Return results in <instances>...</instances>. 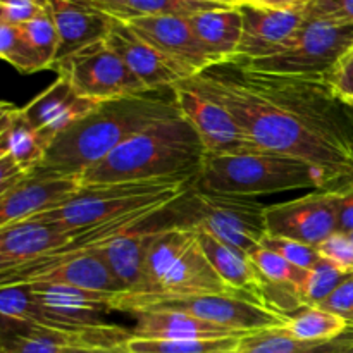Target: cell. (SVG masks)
I'll list each match as a JSON object with an SVG mask.
<instances>
[{
	"instance_id": "6da1fadb",
	"label": "cell",
	"mask_w": 353,
	"mask_h": 353,
	"mask_svg": "<svg viewBox=\"0 0 353 353\" xmlns=\"http://www.w3.org/2000/svg\"><path fill=\"white\" fill-rule=\"evenodd\" d=\"M185 81L226 107L262 152L307 162L331 190L353 183V114L330 83L255 72L238 61Z\"/></svg>"
},
{
	"instance_id": "7a4b0ae2",
	"label": "cell",
	"mask_w": 353,
	"mask_h": 353,
	"mask_svg": "<svg viewBox=\"0 0 353 353\" xmlns=\"http://www.w3.org/2000/svg\"><path fill=\"white\" fill-rule=\"evenodd\" d=\"M155 93L99 103L88 116L52 141L40 168L81 178L133 134L155 123L181 116L174 95L165 99Z\"/></svg>"
},
{
	"instance_id": "3957f363",
	"label": "cell",
	"mask_w": 353,
	"mask_h": 353,
	"mask_svg": "<svg viewBox=\"0 0 353 353\" xmlns=\"http://www.w3.org/2000/svg\"><path fill=\"white\" fill-rule=\"evenodd\" d=\"M207 150L183 116L161 121L128 138L105 161L81 176L83 186L154 179L195 181Z\"/></svg>"
},
{
	"instance_id": "277c9868",
	"label": "cell",
	"mask_w": 353,
	"mask_h": 353,
	"mask_svg": "<svg viewBox=\"0 0 353 353\" xmlns=\"http://www.w3.org/2000/svg\"><path fill=\"white\" fill-rule=\"evenodd\" d=\"M265 207L247 196L203 192L192 185L154 217V224L205 231L250 257L268 234Z\"/></svg>"
},
{
	"instance_id": "5b68a950",
	"label": "cell",
	"mask_w": 353,
	"mask_h": 353,
	"mask_svg": "<svg viewBox=\"0 0 353 353\" xmlns=\"http://www.w3.org/2000/svg\"><path fill=\"white\" fill-rule=\"evenodd\" d=\"M193 185L203 192L247 199L293 190H331L323 172L316 168L271 152L207 155L202 172Z\"/></svg>"
},
{
	"instance_id": "8992f818",
	"label": "cell",
	"mask_w": 353,
	"mask_h": 353,
	"mask_svg": "<svg viewBox=\"0 0 353 353\" xmlns=\"http://www.w3.org/2000/svg\"><path fill=\"white\" fill-rule=\"evenodd\" d=\"M193 183L190 179H154L83 186L68 202L31 219L59 223L69 231L86 230L138 210L162 209Z\"/></svg>"
},
{
	"instance_id": "52a82bcc",
	"label": "cell",
	"mask_w": 353,
	"mask_h": 353,
	"mask_svg": "<svg viewBox=\"0 0 353 353\" xmlns=\"http://www.w3.org/2000/svg\"><path fill=\"white\" fill-rule=\"evenodd\" d=\"M147 279L145 295L241 296L212 268L196 231L181 228H157L148 245Z\"/></svg>"
},
{
	"instance_id": "ba28073f",
	"label": "cell",
	"mask_w": 353,
	"mask_h": 353,
	"mask_svg": "<svg viewBox=\"0 0 353 353\" xmlns=\"http://www.w3.org/2000/svg\"><path fill=\"white\" fill-rule=\"evenodd\" d=\"M152 310H174L195 316L216 326L240 333L271 330L286 326L288 317L259 305L245 296L233 295H145V293H117L114 312L134 316Z\"/></svg>"
},
{
	"instance_id": "9c48e42d",
	"label": "cell",
	"mask_w": 353,
	"mask_h": 353,
	"mask_svg": "<svg viewBox=\"0 0 353 353\" xmlns=\"http://www.w3.org/2000/svg\"><path fill=\"white\" fill-rule=\"evenodd\" d=\"M353 47V24L305 19L288 47L271 57L238 61L265 74L330 81L338 62Z\"/></svg>"
},
{
	"instance_id": "30bf717a",
	"label": "cell",
	"mask_w": 353,
	"mask_h": 353,
	"mask_svg": "<svg viewBox=\"0 0 353 353\" xmlns=\"http://www.w3.org/2000/svg\"><path fill=\"white\" fill-rule=\"evenodd\" d=\"M54 69L57 76L71 83L79 95L99 103L148 93L147 86L105 40L90 43L59 59Z\"/></svg>"
},
{
	"instance_id": "8fae6325",
	"label": "cell",
	"mask_w": 353,
	"mask_h": 353,
	"mask_svg": "<svg viewBox=\"0 0 353 353\" xmlns=\"http://www.w3.org/2000/svg\"><path fill=\"white\" fill-rule=\"evenodd\" d=\"M181 116L202 140L207 155H241L262 152L247 137L233 114L186 81L172 88Z\"/></svg>"
},
{
	"instance_id": "7c38bea8",
	"label": "cell",
	"mask_w": 353,
	"mask_h": 353,
	"mask_svg": "<svg viewBox=\"0 0 353 353\" xmlns=\"http://www.w3.org/2000/svg\"><path fill=\"white\" fill-rule=\"evenodd\" d=\"M268 234L319 247L338 231L333 190H319L295 200L265 207Z\"/></svg>"
},
{
	"instance_id": "4fadbf2b",
	"label": "cell",
	"mask_w": 353,
	"mask_h": 353,
	"mask_svg": "<svg viewBox=\"0 0 353 353\" xmlns=\"http://www.w3.org/2000/svg\"><path fill=\"white\" fill-rule=\"evenodd\" d=\"M238 9L243 17V34L233 61L250 62L279 54L305 21L303 7H276L243 0Z\"/></svg>"
},
{
	"instance_id": "5bb4252c",
	"label": "cell",
	"mask_w": 353,
	"mask_h": 353,
	"mask_svg": "<svg viewBox=\"0 0 353 353\" xmlns=\"http://www.w3.org/2000/svg\"><path fill=\"white\" fill-rule=\"evenodd\" d=\"M141 40L161 52L183 76V81L195 78L216 64L193 31L188 17L152 16L126 23Z\"/></svg>"
},
{
	"instance_id": "9a60e30c",
	"label": "cell",
	"mask_w": 353,
	"mask_h": 353,
	"mask_svg": "<svg viewBox=\"0 0 353 353\" xmlns=\"http://www.w3.org/2000/svg\"><path fill=\"white\" fill-rule=\"evenodd\" d=\"M34 285V283H59L95 292L123 293L119 283L110 272L102 252L93 250L57 261H33L21 268L0 274V285Z\"/></svg>"
},
{
	"instance_id": "2e32d148",
	"label": "cell",
	"mask_w": 353,
	"mask_h": 353,
	"mask_svg": "<svg viewBox=\"0 0 353 353\" xmlns=\"http://www.w3.org/2000/svg\"><path fill=\"white\" fill-rule=\"evenodd\" d=\"M81 188L79 176L38 168L19 185L0 193V230L62 205Z\"/></svg>"
},
{
	"instance_id": "e0dca14e",
	"label": "cell",
	"mask_w": 353,
	"mask_h": 353,
	"mask_svg": "<svg viewBox=\"0 0 353 353\" xmlns=\"http://www.w3.org/2000/svg\"><path fill=\"white\" fill-rule=\"evenodd\" d=\"M78 231L59 223L26 219L0 230V274L50 255L71 243Z\"/></svg>"
},
{
	"instance_id": "ac0fdd59",
	"label": "cell",
	"mask_w": 353,
	"mask_h": 353,
	"mask_svg": "<svg viewBox=\"0 0 353 353\" xmlns=\"http://www.w3.org/2000/svg\"><path fill=\"white\" fill-rule=\"evenodd\" d=\"M97 105L99 102L79 95L68 79L57 76V79L28 102L23 110L50 147L59 134L88 116Z\"/></svg>"
},
{
	"instance_id": "d6986e66",
	"label": "cell",
	"mask_w": 353,
	"mask_h": 353,
	"mask_svg": "<svg viewBox=\"0 0 353 353\" xmlns=\"http://www.w3.org/2000/svg\"><path fill=\"white\" fill-rule=\"evenodd\" d=\"M105 41L126 62L133 74L147 86L148 92H161L164 88L172 90L183 81L178 69L161 52L141 40L123 21L112 19Z\"/></svg>"
},
{
	"instance_id": "ffe728a7",
	"label": "cell",
	"mask_w": 353,
	"mask_h": 353,
	"mask_svg": "<svg viewBox=\"0 0 353 353\" xmlns=\"http://www.w3.org/2000/svg\"><path fill=\"white\" fill-rule=\"evenodd\" d=\"M154 217L138 226L137 230L121 234L116 240L100 248L103 261L109 265L116 281L119 283L123 293L147 292V252L157 231Z\"/></svg>"
},
{
	"instance_id": "44dd1931",
	"label": "cell",
	"mask_w": 353,
	"mask_h": 353,
	"mask_svg": "<svg viewBox=\"0 0 353 353\" xmlns=\"http://www.w3.org/2000/svg\"><path fill=\"white\" fill-rule=\"evenodd\" d=\"M48 7L61 40L59 59L90 43L105 40L112 17L100 12L88 0H48Z\"/></svg>"
},
{
	"instance_id": "7402d4cb",
	"label": "cell",
	"mask_w": 353,
	"mask_h": 353,
	"mask_svg": "<svg viewBox=\"0 0 353 353\" xmlns=\"http://www.w3.org/2000/svg\"><path fill=\"white\" fill-rule=\"evenodd\" d=\"M137 324L131 338L138 340H219V338H243L250 333L228 330L174 310H152L134 314Z\"/></svg>"
},
{
	"instance_id": "603a6c76",
	"label": "cell",
	"mask_w": 353,
	"mask_h": 353,
	"mask_svg": "<svg viewBox=\"0 0 353 353\" xmlns=\"http://www.w3.org/2000/svg\"><path fill=\"white\" fill-rule=\"evenodd\" d=\"M48 145L24 114L10 102L0 105V155L12 159L21 169L33 172L43 164Z\"/></svg>"
},
{
	"instance_id": "cb8c5ba5",
	"label": "cell",
	"mask_w": 353,
	"mask_h": 353,
	"mask_svg": "<svg viewBox=\"0 0 353 353\" xmlns=\"http://www.w3.org/2000/svg\"><path fill=\"white\" fill-rule=\"evenodd\" d=\"M196 234L203 254L221 279L241 296H247L262 305V276L259 274L250 257L205 231H196Z\"/></svg>"
},
{
	"instance_id": "d4e9b609",
	"label": "cell",
	"mask_w": 353,
	"mask_h": 353,
	"mask_svg": "<svg viewBox=\"0 0 353 353\" xmlns=\"http://www.w3.org/2000/svg\"><path fill=\"white\" fill-rule=\"evenodd\" d=\"M188 21L216 64L236 57L243 34V17L238 6L203 10L190 16Z\"/></svg>"
},
{
	"instance_id": "484cf974",
	"label": "cell",
	"mask_w": 353,
	"mask_h": 353,
	"mask_svg": "<svg viewBox=\"0 0 353 353\" xmlns=\"http://www.w3.org/2000/svg\"><path fill=\"white\" fill-rule=\"evenodd\" d=\"M88 2L105 16L123 23L152 16L190 17L203 10L228 7L226 3L203 2V0H88Z\"/></svg>"
},
{
	"instance_id": "4316f807",
	"label": "cell",
	"mask_w": 353,
	"mask_h": 353,
	"mask_svg": "<svg viewBox=\"0 0 353 353\" xmlns=\"http://www.w3.org/2000/svg\"><path fill=\"white\" fill-rule=\"evenodd\" d=\"M23 331L3 336L0 353H62L69 347H88V345H123L114 343L92 334L68 333V331L48 330L40 326H26Z\"/></svg>"
},
{
	"instance_id": "83f0119b",
	"label": "cell",
	"mask_w": 353,
	"mask_h": 353,
	"mask_svg": "<svg viewBox=\"0 0 353 353\" xmlns=\"http://www.w3.org/2000/svg\"><path fill=\"white\" fill-rule=\"evenodd\" d=\"M350 324L343 317L336 316L323 307H303L299 312L292 314L286 321V330L300 341L321 343L333 340L348 330Z\"/></svg>"
},
{
	"instance_id": "f1b7e54d",
	"label": "cell",
	"mask_w": 353,
	"mask_h": 353,
	"mask_svg": "<svg viewBox=\"0 0 353 353\" xmlns=\"http://www.w3.org/2000/svg\"><path fill=\"white\" fill-rule=\"evenodd\" d=\"M0 55L23 74H33L48 69L40 54L24 37L21 28L12 24L0 23Z\"/></svg>"
},
{
	"instance_id": "f546056e",
	"label": "cell",
	"mask_w": 353,
	"mask_h": 353,
	"mask_svg": "<svg viewBox=\"0 0 353 353\" xmlns=\"http://www.w3.org/2000/svg\"><path fill=\"white\" fill-rule=\"evenodd\" d=\"M240 341L241 338H219V340H138V338H130L128 348L131 353H217L236 350Z\"/></svg>"
},
{
	"instance_id": "4dcf8cb0",
	"label": "cell",
	"mask_w": 353,
	"mask_h": 353,
	"mask_svg": "<svg viewBox=\"0 0 353 353\" xmlns=\"http://www.w3.org/2000/svg\"><path fill=\"white\" fill-rule=\"evenodd\" d=\"M250 261L254 262L262 279L274 283V285L293 286V288L300 290V293H303L307 278H309V271L296 268L295 264L283 259L281 255L264 247H259L257 250L252 252Z\"/></svg>"
},
{
	"instance_id": "1f68e13d",
	"label": "cell",
	"mask_w": 353,
	"mask_h": 353,
	"mask_svg": "<svg viewBox=\"0 0 353 353\" xmlns=\"http://www.w3.org/2000/svg\"><path fill=\"white\" fill-rule=\"evenodd\" d=\"M352 272L340 268L327 259H321L309 271L305 288H303V303L305 307H321L338 286L350 276Z\"/></svg>"
},
{
	"instance_id": "d6a6232c",
	"label": "cell",
	"mask_w": 353,
	"mask_h": 353,
	"mask_svg": "<svg viewBox=\"0 0 353 353\" xmlns=\"http://www.w3.org/2000/svg\"><path fill=\"white\" fill-rule=\"evenodd\" d=\"M316 343L296 340L290 331L283 327L255 331L241 338L236 353H299Z\"/></svg>"
},
{
	"instance_id": "836d02e7",
	"label": "cell",
	"mask_w": 353,
	"mask_h": 353,
	"mask_svg": "<svg viewBox=\"0 0 353 353\" xmlns=\"http://www.w3.org/2000/svg\"><path fill=\"white\" fill-rule=\"evenodd\" d=\"M24 37L28 38L34 50L40 54L43 62L47 64L48 69H54L55 62L59 59V47H61V40H59L57 26L52 17L50 7L43 10L38 17H34L30 23L19 26Z\"/></svg>"
},
{
	"instance_id": "e575fe53",
	"label": "cell",
	"mask_w": 353,
	"mask_h": 353,
	"mask_svg": "<svg viewBox=\"0 0 353 353\" xmlns=\"http://www.w3.org/2000/svg\"><path fill=\"white\" fill-rule=\"evenodd\" d=\"M261 247L276 252V254L281 255L283 259H286L288 262L295 264L296 268L305 269V271H310V269L323 259L316 247L300 243V241L296 240H290V238L272 236V234H265Z\"/></svg>"
},
{
	"instance_id": "d590c367",
	"label": "cell",
	"mask_w": 353,
	"mask_h": 353,
	"mask_svg": "<svg viewBox=\"0 0 353 353\" xmlns=\"http://www.w3.org/2000/svg\"><path fill=\"white\" fill-rule=\"evenodd\" d=\"M305 19L353 24V0H309L303 6Z\"/></svg>"
},
{
	"instance_id": "8d00e7d4",
	"label": "cell",
	"mask_w": 353,
	"mask_h": 353,
	"mask_svg": "<svg viewBox=\"0 0 353 353\" xmlns=\"http://www.w3.org/2000/svg\"><path fill=\"white\" fill-rule=\"evenodd\" d=\"M48 0H0V23L23 26L40 16Z\"/></svg>"
},
{
	"instance_id": "74e56055",
	"label": "cell",
	"mask_w": 353,
	"mask_h": 353,
	"mask_svg": "<svg viewBox=\"0 0 353 353\" xmlns=\"http://www.w3.org/2000/svg\"><path fill=\"white\" fill-rule=\"evenodd\" d=\"M317 250L323 259H327L340 268L353 272V240L350 234L336 231L330 238H326L317 247Z\"/></svg>"
},
{
	"instance_id": "f35d334b",
	"label": "cell",
	"mask_w": 353,
	"mask_h": 353,
	"mask_svg": "<svg viewBox=\"0 0 353 353\" xmlns=\"http://www.w3.org/2000/svg\"><path fill=\"white\" fill-rule=\"evenodd\" d=\"M330 86L334 95L345 103V105H353V47L338 62L336 69L330 78Z\"/></svg>"
},
{
	"instance_id": "ab89813d",
	"label": "cell",
	"mask_w": 353,
	"mask_h": 353,
	"mask_svg": "<svg viewBox=\"0 0 353 353\" xmlns=\"http://www.w3.org/2000/svg\"><path fill=\"white\" fill-rule=\"evenodd\" d=\"M321 307L343 317L350 326H353V272Z\"/></svg>"
},
{
	"instance_id": "60d3db41",
	"label": "cell",
	"mask_w": 353,
	"mask_h": 353,
	"mask_svg": "<svg viewBox=\"0 0 353 353\" xmlns=\"http://www.w3.org/2000/svg\"><path fill=\"white\" fill-rule=\"evenodd\" d=\"M334 207H336L338 231L353 233V185H345L333 188Z\"/></svg>"
},
{
	"instance_id": "b9f144b4",
	"label": "cell",
	"mask_w": 353,
	"mask_h": 353,
	"mask_svg": "<svg viewBox=\"0 0 353 353\" xmlns=\"http://www.w3.org/2000/svg\"><path fill=\"white\" fill-rule=\"evenodd\" d=\"M31 172H26L21 169L16 162L7 155H0V193L9 192L16 185L30 176Z\"/></svg>"
},
{
	"instance_id": "7bdbcfd3",
	"label": "cell",
	"mask_w": 353,
	"mask_h": 353,
	"mask_svg": "<svg viewBox=\"0 0 353 353\" xmlns=\"http://www.w3.org/2000/svg\"><path fill=\"white\" fill-rule=\"evenodd\" d=\"M353 350V326H348L340 336L333 338V340L321 341V343L312 345V347L305 348V350L299 353H350Z\"/></svg>"
},
{
	"instance_id": "ee69618b",
	"label": "cell",
	"mask_w": 353,
	"mask_h": 353,
	"mask_svg": "<svg viewBox=\"0 0 353 353\" xmlns=\"http://www.w3.org/2000/svg\"><path fill=\"white\" fill-rule=\"evenodd\" d=\"M62 353H131L128 343L123 345H88V347H69Z\"/></svg>"
},
{
	"instance_id": "f6af8a7d",
	"label": "cell",
	"mask_w": 353,
	"mask_h": 353,
	"mask_svg": "<svg viewBox=\"0 0 353 353\" xmlns=\"http://www.w3.org/2000/svg\"><path fill=\"white\" fill-rule=\"evenodd\" d=\"M254 2L276 7H303L309 0H254Z\"/></svg>"
},
{
	"instance_id": "bcb514c9",
	"label": "cell",
	"mask_w": 353,
	"mask_h": 353,
	"mask_svg": "<svg viewBox=\"0 0 353 353\" xmlns=\"http://www.w3.org/2000/svg\"><path fill=\"white\" fill-rule=\"evenodd\" d=\"M203 2H216V3H226V6H238L243 0H203Z\"/></svg>"
},
{
	"instance_id": "7dc6e473",
	"label": "cell",
	"mask_w": 353,
	"mask_h": 353,
	"mask_svg": "<svg viewBox=\"0 0 353 353\" xmlns=\"http://www.w3.org/2000/svg\"><path fill=\"white\" fill-rule=\"evenodd\" d=\"M217 353H236V350H231V352H217Z\"/></svg>"
},
{
	"instance_id": "c3c4849f",
	"label": "cell",
	"mask_w": 353,
	"mask_h": 353,
	"mask_svg": "<svg viewBox=\"0 0 353 353\" xmlns=\"http://www.w3.org/2000/svg\"><path fill=\"white\" fill-rule=\"evenodd\" d=\"M350 109H352V114H353V105H352V107H350Z\"/></svg>"
},
{
	"instance_id": "681fc988",
	"label": "cell",
	"mask_w": 353,
	"mask_h": 353,
	"mask_svg": "<svg viewBox=\"0 0 353 353\" xmlns=\"http://www.w3.org/2000/svg\"><path fill=\"white\" fill-rule=\"evenodd\" d=\"M350 236H352V240H353V233H352V234H350Z\"/></svg>"
},
{
	"instance_id": "f907efd6",
	"label": "cell",
	"mask_w": 353,
	"mask_h": 353,
	"mask_svg": "<svg viewBox=\"0 0 353 353\" xmlns=\"http://www.w3.org/2000/svg\"><path fill=\"white\" fill-rule=\"evenodd\" d=\"M350 353H353V350H352V352H350Z\"/></svg>"
},
{
	"instance_id": "816d5d0a",
	"label": "cell",
	"mask_w": 353,
	"mask_h": 353,
	"mask_svg": "<svg viewBox=\"0 0 353 353\" xmlns=\"http://www.w3.org/2000/svg\"><path fill=\"white\" fill-rule=\"evenodd\" d=\"M352 185H353V183H352Z\"/></svg>"
}]
</instances>
